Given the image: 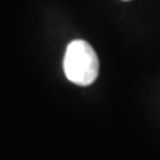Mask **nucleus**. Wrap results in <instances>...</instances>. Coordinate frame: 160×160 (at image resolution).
I'll list each match as a JSON object with an SVG mask.
<instances>
[{
  "mask_svg": "<svg viewBox=\"0 0 160 160\" xmlns=\"http://www.w3.org/2000/svg\"><path fill=\"white\" fill-rule=\"evenodd\" d=\"M63 68L69 82L76 86H89L99 75V58L91 44L78 39L67 46Z\"/></svg>",
  "mask_w": 160,
  "mask_h": 160,
  "instance_id": "f257e3e1",
  "label": "nucleus"
}]
</instances>
